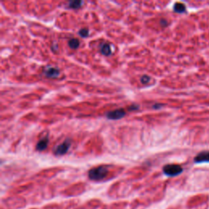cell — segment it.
Wrapping results in <instances>:
<instances>
[{"instance_id": "7", "label": "cell", "mask_w": 209, "mask_h": 209, "mask_svg": "<svg viewBox=\"0 0 209 209\" xmlns=\"http://www.w3.org/2000/svg\"><path fill=\"white\" fill-rule=\"evenodd\" d=\"M48 137H44L41 139L37 144L36 146V149L38 151H43V149H45L47 147H48Z\"/></svg>"}, {"instance_id": "12", "label": "cell", "mask_w": 209, "mask_h": 209, "mask_svg": "<svg viewBox=\"0 0 209 209\" xmlns=\"http://www.w3.org/2000/svg\"><path fill=\"white\" fill-rule=\"evenodd\" d=\"M79 34L81 37H82V38H85V37H88V36L89 30L88 29H85V28L81 29L79 31Z\"/></svg>"}, {"instance_id": "14", "label": "cell", "mask_w": 209, "mask_h": 209, "mask_svg": "<svg viewBox=\"0 0 209 209\" xmlns=\"http://www.w3.org/2000/svg\"><path fill=\"white\" fill-rule=\"evenodd\" d=\"M161 25L162 26H167L168 25V22L165 21V20H162L161 21Z\"/></svg>"}, {"instance_id": "6", "label": "cell", "mask_w": 209, "mask_h": 209, "mask_svg": "<svg viewBox=\"0 0 209 209\" xmlns=\"http://www.w3.org/2000/svg\"><path fill=\"white\" fill-rule=\"evenodd\" d=\"M195 163H203V162H209V151H203L199 153L194 158Z\"/></svg>"}, {"instance_id": "8", "label": "cell", "mask_w": 209, "mask_h": 209, "mask_svg": "<svg viewBox=\"0 0 209 209\" xmlns=\"http://www.w3.org/2000/svg\"><path fill=\"white\" fill-rule=\"evenodd\" d=\"M101 52L104 56H110L111 54V48L110 46L107 43H102L101 45V48H100Z\"/></svg>"}, {"instance_id": "16", "label": "cell", "mask_w": 209, "mask_h": 209, "mask_svg": "<svg viewBox=\"0 0 209 209\" xmlns=\"http://www.w3.org/2000/svg\"><path fill=\"white\" fill-rule=\"evenodd\" d=\"M158 104H156V105H154V108L155 109H158V108L162 107V104H160V105H157Z\"/></svg>"}, {"instance_id": "4", "label": "cell", "mask_w": 209, "mask_h": 209, "mask_svg": "<svg viewBox=\"0 0 209 209\" xmlns=\"http://www.w3.org/2000/svg\"><path fill=\"white\" fill-rule=\"evenodd\" d=\"M125 111L123 109H118L115 110L110 111L106 114V117L109 119H112V120H117V119H120L122 118L125 116Z\"/></svg>"}, {"instance_id": "2", "label": "cell", "mask_w": 209, "mask_h": 209, "mask_svg": "<svg viewBox=\"0 0 209 209\" xmlns=\"http://www.w3.org/2000/svg\"><path fill=\"white\" fill-rule=\"evenodd\" d=\"M163 172L164 174L169 177H175L177 175L181 174L183 168H181L180 165L177 164H168L163 167Z\"/></svg>"}, {"instance_id": "15", "label": "cell", "mask_w": 209, "mask_h": 209, "mask_svg": "<svg viewBox=\"0 0 209 209\" xmlns=\"http://www.w3.org/2000/svg\"><path fill=\"white\" fill-rule=\"evenodd\" d=\"M130 110H137L138 109V106H132V107L129 108Z\"/></svg>"}, {"instance_id": "10", "label": "cell", "mask_w": 209, "mask_h": 209, "mask_svg": "<svg viewBox=\"0 0 209 209\" xmlns=\"http://www.w3.org/2000/svg\"><path fill=\"white\" fill-rule=\"evenodd\" d=\"M79 40L77 38H72L69 41V46L72 49H77L79 47Z\"/></svg>"}, {"instance_id": "1", "label": "cell", "mask_w": 209, "mask_h": 209, "mask_svg": "<svg viewBox=\"0 0 209 209\" xmlns=\"http://www.w3.org/2000/svg\"><path fill=\"white\" fill-rule=\"evenodd\" d=\"M108 174V169L104 166H99L91 169L88 172L89 178L92 181H101Z\"/></svg>"}, {"instance_id": "5", "label": "cell", "mask_w": 209, "mask_h": 209, "mask_svg": "<svg viewBox=\"0 0 209 209\" xmlns=\"http://www.w3.org/2000/svg\"><path fill=\"white\" fill-rule=\"evenodd\" d=\"M44 74L48 78H57L59 76L60 72H59V70L55 67L48 66L45 68Z\"/></svg>"}, {"instance_id": "13", "label": "cell", "mask_w": 209, "mask_h": 209, "mask_svg": "<svg viewBox=\"0 0 209 209\" xmlns=\"http://www.w3.org/2000/svg\"><path fill=\"white\" fill-rule=\"evenodd\" d=\"M149 80H150V78H149V76H147V75H144V76L141 77V82H142V83H144V84H146V83H148V82H149Z\"/></svg>"}, {"instance_id": "9", "label": "cell", "mask_w": 209, "mask_h": 209, "mask_svg": "<svg viewBox=\"0 0 209 209\" xmlns=\"http://www.w3.org/2000/svg\"><path fill=\"white\" fill-rule=\"evenodd\" d=\"M173 9L176 13H182L184 12H185V6L184 5L183 3H175L174 7H173Z\"/></svg>"}, {"instance_id": "11", "label": "cell", "mask_w": 209, "mask_h": 209, "mask_svg": "<svg viewBox=\"0 0 209 209\" xmlns=\"http://www.w3.org/2000/svg\"><path fill=\"white\" fill-rule=\"evenodd\" d=\"M82 3H83V2H82V1H73V2H70L69 7H70V8L77 9V8H79V7H81Z\"/></svg>"}, {"instance_id": "3", "label": "cell", "mask_w": 209, "mask_h": 209, "mask_svg": "<svg viewBox=\"0 0 209 209\" xmlns=\"http://www.w3.org/2000/svg\"><path fill=\"white\" fill-rule=\"evenodd\" d=\"M70 146H71L70 141L69 139H66L56 148V149H55V154H56L57 155H63L65 153H67L68 149H70Z\"/></svg>"}]
</instances>
